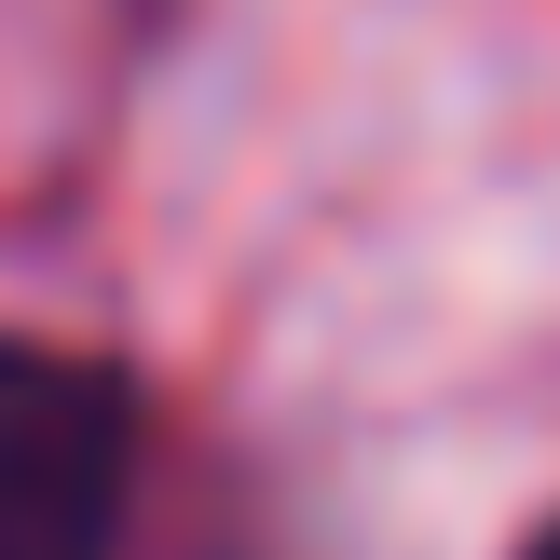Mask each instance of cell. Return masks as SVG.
Wrapping results in <instances>:
<instances>
[{
    "label": "cell",
    "instance_id": "cell-2",
    "mask_svg": "<svg viewBox=\"0 0 560 560\" xmlns=\"http://www.w3.org/2000/svg\"><path fill=\"white\" fill-rule=\"evenodd\" d=\"M520 560H560V520H547V534H534V547H520Z\"/></svg>",
    "mask_w": 560,
    "mask_h": 560
},
{
    "label": "cell",
    "instance_id": "cell-1",
    "mask_svg": "<svg viewBox=\"0 0 560 560\" xmlns=\"http://www.w3.org/2000/svg\"><path fill=\"white\" fill-rule=\"evenodd\" d=\"M137 397L69 342H0V560H124Z\"/></svg>",
    "mask_w": 560,
    "mask_h": 560
}]
</instances>
